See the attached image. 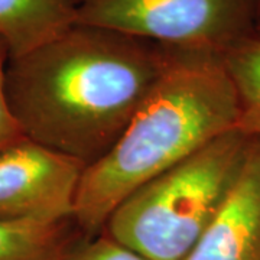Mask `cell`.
Returning <instances> with one entry per match:
<instances>
[{"label": "cell", "instance_id": "6da1fadb", "mask_svg": "<svg viewBox=\"0 0 260 260\" xmlns=\"http://www.w3.org/2000/svg\"><path fill=\"white\" fill-rule=\"evenodd\" d=\"M168 49L75 23L6 67L22 135L91 167L116 145L165 70Z\"/></svg>", "mask_w": 260, "mask_h": 260}, {"label": "cell", "instance_id": "ba28073f", "mask_svg": "<svg viewBox=\"0 0 260 260\" xmlns=\"http://www.w3.org/2000/svg\"><path fill=\"white\" fill-rule=\"evenodd\" d=\"M73 225L0 223V260H64L75 243Z\"/></svg>", "mask_w": 260, "mask_h": 260}, {"label": "cell", "instance_id": "8992f818", "mask_svg": "<svg viewBox=\"0 0 260 260\" xmlns=\"http://www.w3.org/2000/svg\"><path fill=\"white\" fill-rule=\"evenodd\" d=\"M185 260H260V138L251 139L224 204Z\"/></svg>", "mask_w": 260, "mask_h": 260}, {"label": "cell", "instance_id": "277c9868", "mask_svg": "<svg viewBox=\"0 0 260 260\" xmlns=\"http://www.w3.org/2000/svg\"><path fill=\"white\" fill-rule=\"evenodd\" d=\"M77 23L159 47L223 55L256 34V0H73Z\"/></svg>", "mask_w": 260, "mask_h": 260}, {"label": "cell", "instance_id": "7c38bea8", "mask_svg": "<svg viewBox=\"0 0 260 260\" xmlns=\"http://www.w3.org/2000/svg\"><path fill=\"white\" fill-rule=\"evenodd\" d=\"M256 34L260 35V0H256Z\"/></svg>", "mask_w": 260, "mask_h": 260}, {"label": "cell", "instance_id": "52a82bcc", "mask_svg": "<svg viewBox=\"0 0 260 260\" xmlns=\"http://www.w3.org/2000/svg\"><path fill=\"white\" fill-rule=\"evenodd\" d=\"M77 23L73 0H0V39L19 56Z\"/></svg>", "mask_w": 260, "mask_h": 260}, {"label": "cell", "instance_id": "9c48e42d", "mask_svg": "<svg viewBox=\"0 0 260 260\" xmlns=\"http://www.w3.org/2000/svg\"><path fill=\"white\" fill-rule=\"evenodd\" d=\"M221 59L237 94V129L250 138H260V35L239 41Z\"/></svg>", "mask_w": 260, "mask_h": 260}, {"label": "cell", "instance_id": "30bf717a", "mask_svg": "<svg viewBox=\"0 0 260 260\" xmlns=\"http://www.w3.org/2000/svg\"><path fill=\"white\" fill-rule=\"evenodd\" d=\"M64 260H150L130 250L107 234L91 236L75 242Z\"/></svg>", "mask_w": 260, "mask_h": 260}, {"label": "cell", "instance_id": "7a4b0ae2", "mask_svg": "<svg viewBox=\"0 0 260 260\" xmlns=\"http://www.w3.org/2000/svg\"><path fill=\"white\" fill-rule=\"evenodd\" d=\"M167 49L164 73L120 139L84 169L73 221L87 237L135 189L237 129V94L221 55Z\"/></svg>", "mask_w": 260, "mask_h": 260}, {"label": "cell", "instance_id": "3957f363", "mask_svg": "<svg viewBox=\"0 0 260 260\" xmlns=\"http://www.w3.org/2000/svg\"><path fill=\"white\" fill-rule=\"evenodd\" d=\"M250 136L230 130L117 205L103 232L150 260H185L239 177Z\"/></svg>", "mask_w": 260, "mask_h": 260}, {"label": "cell", "instance_id": "8fae6325", "mask_svg": "<svg viewBox=\"0 0 260 260\" xmlns=\"http://www.w3.org/2000/svg\"><path fill=\"white\" fill-rule=\"evenodd\" d=\"M9 58V49L0 39V150L23 138L6 95V67Z\"/></svg>", "mask_w": 260, "mask_h": 260}, {"label": "cell", "instance_id": "5b68a950", "mask_svg": "<svg viewBox=\"0 0 260 260\" xmlns=\"http://www.w3.org/2000/svg\"><path fill=\"white\" fill-rule=\"evenodd\" d=\"M84 169L77 159L25 136L2 149L0 223L73 221Z\"/></svg>", "mask_w": 260, "mask_h": 260}]
</instances>
